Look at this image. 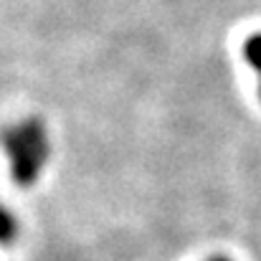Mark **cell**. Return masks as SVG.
Returning a JSON list of instances; mask_svg holds the SVG:
<instances>
[{
    "label": "cell",
    "mask_w": 261,
    "mask_h": 261,
    "mask_svg": "<svg viewBox=\"0 0 261 261\" xmlns=\"http://www.w3.org/2000/svg\"><path fill=\"white\" fill-rule=\"evenodd\" d=\"M18 231H20V226H18L15 216L5 205H0V246H10L18 239Z\"/></svg>",
    "instance_id": "2"
},
{
    "label": "cell",
    "mask_w": 261,
    "mask_h": 261,
    "mask_svg": "<svg viewBox=\"0 0 261 261\" xmlns=\"http://www.w3.org/2000/svg\"><path fill=\"white\" fill-rule=\"evenodd\" d=\"M0 147L10 160V175L18 188H31L51 158L48 129L38 117L10 122L0 129Z\"/></svg>",
    "instance_id": "1"
},
{
    "label": "cell",
    "mask_w": 261,
    "mask_h": 261,
    "mask_svg": "<svg viewBox=\"0 0 261 261\" xmlns=\"http://www.w3.org/2000/svg\"><path fill=\"white\" fill-rule=\"evenodd\" d=\"M244 56L246 61L261 74V33H254L244 41Z\"/></svg>",
    "instance_id": "3"
},
{
    "label": "cell",
    "mask_w": 261,
    "mask_h": 261,
    "mask_svg": "<svg viewBox=\"0 0 261 261\" xmlns=\"http://www.w3.org/2000/svg\"><path fill=\"white\" fill-rule=\"evenodd\" d=\"M208 261H231V259H226V256H213V259H208Z\"/></svg>",
    "instance_id": "4"
}]
</instances>
